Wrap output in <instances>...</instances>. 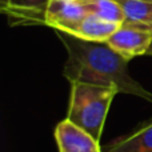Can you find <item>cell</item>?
<instances>
[{"label": "cell", "mask_w": 152, "mask_h": 152, "mask_svg": "<svg viewBox=\"0 0 152 152\" xmlns=\"http://www.w3.org/2000/svg\"><path fill=\"white\" fill-rule=\"evenodd\" d=\"M71 86L67 119L100 142L111 103L119 91L115 87H97L83 83H72Z\"/></svg>", "instance_id": "7a4b0ae2"}, {"label": "cell", "mask_w": 152, "mask_h": 152, "mask_svg": "<svg viewBox=\"0 0 152 152\" xmlns=\"http://www.w3.org/2000/svg\"><path fill=\"white\" fill-rule=\"evenodd\" d=\"M147 55H148V56H152V45H151V48H150V50H148Z\"/></svg>", "instance_id": "8fae6325"}, {"label": "cell", "mask_w": 152, "mask_h": 152, "mask_svg": "<svg viewBox=\"0 0 152 152\" xmlns=\"http://www.w3.org/2000/svg\"><path fill=\"white\" fill-rule=\"evenodd\" d=\"M67 51L63 75L69 83L97 87H115L119 94L152 102V94L135 80L128 71V61L107 43L88 42L74 35L56 31Z\"/></svg>", "instance_id": "6da1fadb"}, {"label": "cell", "mask_w": 152, "mask_h": 152, "mask_svg": "<svg viewBox=\"0 0 152 152\" xmlns=\"http://www.w3.org/2000/svg\"><path fill=\"white\" fill-rule=\"evenodd\" d=\"M119 27H120V24L103 20V19L89 13L79 24V27L75 29V32L72 35L76 37H80V39L88 40V42L105 43L115 34V31Z\"/></svg>", "instance_id": "ba28073f"}, {"label": "cell", "mask_w": 152, "mask_h": 152, "mask_svg": "<svg viewBox=\"0 0 152 152\" xmlns=\"http://www.w3.org/2000/svg\"><path fill=\"white\" fill-rule=\"evenodd\" d=\"M55 139L59 152H103L99 140L67 118L56 126Z\"/></svg>", "instance_id": "8992f818"}, {"label": "cell", "mask_w": 152, "mask_h": 152, "mask_svg": "<svg viewBox=\"0 0 152 152\" xmlns=\"http://www.w3.org/2000/svg\"><path fill=\"white\" fill-rule=\"evenodd\" d=\"M103 152H152V119L144 121L134 132L110 142Z\"/></svg>", "instance_id": "52a82bcc"}, {"label": "cell", "mask_w": 152, "mask_h": 152, "mask_svg": "<svg viewBox=\"0 0 152 152\" xmlns=\"http://www.w3.org/2000/svg\"><path fill=\"white\" fill-rule=\"evenodd\" d=\"M105 43L127 60L147 55L152 45V26L126 20Z\"/></svg>", "instance_id": "3957f363"}, {"label": "cell", "mask_w": 152, "mask_h": 152, "mask_svg": "<svg viewBox=\"0 0 152 152\" xmlns=\"http://www.w3.org/2000/svg\"><path fill=\"white\" fill-rule=\"evenodd\" d=\"M126 15V20L152 26V0H118Z\"/></svg>", "instance_id": "30bf717a"}, {"label": "cell", "mask_w": 152, "mask_h": 152, "mask_svg": "<svg viewBox=\"0 0 152 152\" xmlns=\"http://www.w3.org/2000/svg\"><path fill=\"white\" fill-rule=\"evenodd\" d=\"M51 0H0V10L11 26H45Z\"/></svg>", "instance_id": "5b68a950"}, {"label": "cell", "mask_w": 152, "mask_h": 152, "mask_svg": "<svg viewBox=\"0 0 152 152\" xmlns=\"http://www.w3.org/2000/svg\"><path fill=\"white\" fill-rule=\"evenodd\" d=\"M89 13L116 24H123L126 15L118 0H81Z\"/></svg>", "instance_id": "9c48e42d"}, {"label": "cell", "mask_w": 152, "mask_h": 152, "mask_svg": "<svg viewBox=\"0 0 152 152\" xmlns=\"http://www.w3.org/2000/svg\"><path fill=\"white\" fill-rule=\"evenodd\" d=\"M87 15L89 12L81 0H51L45 26L72 35Z\"/></svg>", "instance_id": "277c9868"}]
</instances>
